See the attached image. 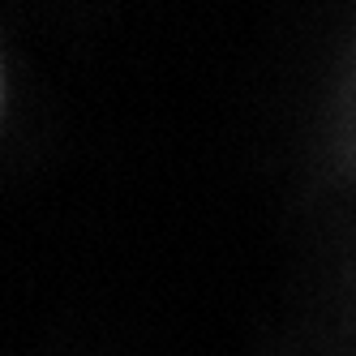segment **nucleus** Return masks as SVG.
Masks as SVG:
<instances>
[]
</instances>
